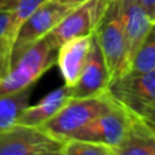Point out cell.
Segmentation results:
<instances>
[{
	"mask_svg": "<svg viewBox=\"0 0 155 155\" xmlns=\"http://www.w3.org/2000/svg\"><path fill=\"white\" fill-rule=\"evenodd\" d=\"M93 35L102 48L111 80L125 75L130 64L121 0L109 2Z\"/></svg>",
	"mask_w": 155,
	"mask_h": 155,
	"instance_id": "cell-1",
	"label": "cell"
},
{
	"mask_svg": "<svg viewBox=\"0 0 155 155\" xmlns=\"http://www.w3.org/2000/svg\"><path fill=\"white\" fill-rule=\"evenodd\" d=\"M114 101L108 92L91 97H71L65 105L40 127L54 137L68 140L94 117L107 111Z\"/></svg>",
	"mask_w": 155,
	"mask_h": 155,
	"instance_id": "cell-2",
	"label": "cell"
},
{
	"mask_svg": "<svg viewBox=\"0 0 155 155\" xmlns=\"http://www.w3.org/2000/svg\"><path fill=\"white\" fill-rule=\"evenodd\" d=\"M57 52L46 36L34 44L12 64L10 73L0 79V94L18 92L35 85L44 73L57 64Z\"/></svg>",
	"mask_w": 155,
	"mask_h": 155,
	"instance_id": "cell-3",
	"label": "cell"
},
{
	"mask_svg": "<svg viewBox=\"0 0 155 155\" xmlns=\"http://www.w3.org/2000/svg\"><path fill=\"white\" fill-rule=\"evenodd\" d=\"M64 143L40 126L16 124L0 133V155H62Z\"/></svg>",
	"mask_w": 155,
	"mask_h": 155,
	"instance_id": "cell-4",
	"label": "cell"
},
{
	"mask_svg": "<svg viewBox=\"0 0 155 155\" xmlns=\"http://www.w3.org/2000/svg\"><path fill=\"white\" fill-rule=\"evenodd\" d=\"M108 94L130 113L142 116L155 105V70L143 74H125L110 81Z\"/></svg>",
	"mask_w": 155,
	"mask_h": 155,
	"instance_id": "cell-5",
	"label": "cell"
},
{
	"mask_svg": "<svg viewBox=\"0 0 155 155\" xmlns=\"http://www.w3.org/2000/svg\"><path fill=\"white\" fill-rule=\"evenodd\" d=\"M73 8L57 0L44 1L19 28L13 46L12 64L28 48L44 39Z\"/></svg>",
	"mask_w": 155,
	"mask_h": 155,
	"instance_id": "cell-6",
	"label": "cell"
},
{
	"mask_svg": "<svg viewBox=\"0 0 155 155\" xmlns=\"http://www.w3.org/2000/svg\"><path fill=\"white\" fill-rule=\"evenodd\" d=\"M111 0H88L74 7L46 38L54 48L78 36L92 35Z\"/></svg>",
	"mask_w": 155,
	"mask_h": 155,
	"instance_id": "cell-7",
	"label": "cell"
},
{
	"mask_svg": "<svg viewBox=\"0 0 155 155\" xmlns=\"http://www.w3.org/2000/svg\"><path fill=\"white\" fill-rule=\"evenodd\" d=\"M132 113L114 102L107 111L102 113L86 126L75 132L71 138L104 143L113 147L115 150V148L125 138L132 121Z\"/></svg>",
	"mask_w": 155,
	"mask_h": 155,
	"instance_id": "cell-8",
	"label": "cell"
},
{
	"mask_svg": "<svg viewBox=\"0 0 155 155\" xmlns=\"http://www.w3.org/2000/svg\"><path fill=\"white\" fill-rule=\"evenodd\" d=\"M110 81L111 78L104 54L96 36L93 35L86 63L78 81L70 86L71 97H91L102 94L107 92Z\"/></svg>",
	"mask_w": 155,
	"mask_h": 155,
	"instance_id": "cell-9",
	"label": "cell"
},
{
	"mask_svg": "<svg viewBox=\"0 0 155 155\" xmlns=\"http://www.w3.org/2000/svg\"><path fill=\"white\" fill-rule=\"evenodd\" d=\"M92 36L93 34L73 38L59 46L57 65L65 85L73 86L78 81L91 48Z\"/></svg>",
	"mask_w": 155,
	"mask_h": 155,
	"instance_id": "cell-10",
	"label": "cell"
},
{
	"mask_svg": "<svg viewBox=\"0 0 155 155\" xmlns=\"http://www.w3.org/2000/svg\"><path fill=\"white\" fill-rule=\"evenodd\" d=\"M121 4L127 44V58L131 67V62L136 52L148 35L154 22L151 21L147 11L136 0H121Z\"/></svg>",
	"mask_w": 155,
	"mask_h": 155,
	"instance_id": "cell-11",
	"label": "cell"
},
{
	"mask_svg": "<svg viewBox=\"0 0 155 155\" xmlns=\"http://www.w3.org/2000/svg\"><path fill=\"white\" fill-rule=\"evenodd\" d=\"M71 98L70 86L62 85L42 97L36 104L28 105L19 115L17 124L29 126H41L53 117Z\"/></svg>",
	"mask_w": 155,
	"mask_h": 155,
	"instance_id": "cell-12",
	"label": "cell"
},
{
	"mask_svg": "<svg viewBox=\"0 0 155 155\" xmlns=\"http://www.w3.org/2000/svg\"><path fill=\"white\" fill-rule=\"evenodd\" d=\"M116 155H155V130L140 116H132L128 131L115 148Z\"/></svg>",
	"mask_w": 155,
	"mask_h": 155,
	"instance_id": "cell-13",
	"label": "cell"
},
{
	"mask_svg": "<svg viewBox=\"0 0 155 155\" xmlns=\"http://www.w3.org/2000/svg\"><path fill=\"white\" fill-rule=\"evenodd\" d=\"M34 85L22 91L0 94V133L17 124L22 111L29 105Z\"/></svg>",
	"mask_w": 155,
	"mask_h": 155,
	"instance_id": "cell-14",
	"label": "cell"
},
{
	"mask_svg": "<svg viewBox=\"0 0 155 155\" xmlns=\"http://www.w3.org/2000/svg\"><path fill=\"white\" fill-rule=\"evenodd\" d=\"M11 8L0 10V79L5 78L12 67V52L16 34L11 24Z\"/></svg>",
	"mask_w": 155,
	"mask_h": 155,
	"instance_id": "cell-15",
	"label": "cell"
},
{
	"mask_svg": "<svg viewBox=\"0 0 155 155\" xmlns=\"http://www.w3.org/2000/svg\"><path fill=\"white\" fill-rule=\"evenodd\" d=\"M153 70H155V22L153 23L140 47L136 52L131 62L130 70L126 74L136 75Z\"/></svg>",
	"mask_w": 155,
	"mask_h": 155,
	"instance_id": "cell-16",
	"label": "cell"
},
{
	"mask_svg": "<svg viewBox=\"0 0 155 155\" xmlns=\"http://www.w3.org/2000/svg\"><path fill=\"white\" fill-rule=\"evenodd\" d=\"M62 155H116L113 147L87 139L70 138L65 140Z\"/></svg>",
	"mask_w": 155,
	"mask_h": 155,
	"instance_id": "cell-17",
	"label": "cell"
},
{
	"mask_svg": "<svg viewBox=\"0 0 155 155\" xmlns=\"http://www.w3.org/2000/svg\"><path fill=\"white\" fill-rule=\"evenodd\" d=\"M149 15L153 22H155V0H136Z\"/></svg>",
	"mask_w": 155,
	"mask_h": 155,
	"instance_id": "cell-18",
	"label": "cell"
},
{
	"mask_svg": "<svg viewBox=\"0 0 155 155\" xmlns=\"http://www.w3.org/2000/svg\"><path fill=\"white\" fill-rule=\"evenodd\" d=\"M149 126H151L154 130H155V105L149 108L142 116H140Z\"/></svg>",
	"mask_w": 155,
	"mask_h": 155,
	"instance_id": "cell-19",
	"label": "cell"
},
{
	"mask_svg": "<svg viewBox=\"0 0 155 155\" xmlns=\"http://www.w3.org/2000/svg\"><path fill=\"white\" fill-rule=\"evenodd\" d=\"M57 1H59L62 4H65L68 6H71V7H76V6L84 4V2H86L88 0H57Z\"/></svg>",
	"mask_w": 155,
	"mask_h": 155,
	"instance_id": "cell-20",
	"label": "cell"
},
{
	"mask_svg": "<svg viewBox=\"0 0 155 155\" xmlns=\"http://www.w3.org/2000/svg\"><path fill=\"white\" fill-rule=\"evenodd\" d=\"M17 0H0V10L12 8Z\"/></svg>",
	"mask_w": 155,
	"mask_h": 155,
	"instance_id": "cell-21",
	"label": "cell"
}]
</instances>
